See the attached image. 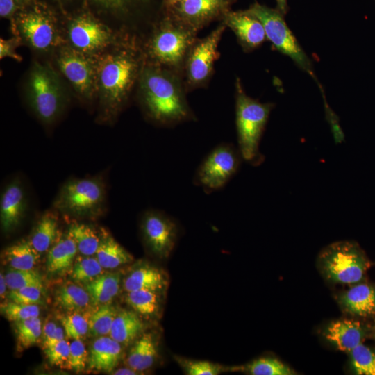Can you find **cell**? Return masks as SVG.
I'll list each match as a JSON object with an SVG mask.
<instances>
[{
	"mask_svg": "<svg viewBox=\"0 0 375 375\" xmlns=\"http://www.w3.org/2000/svg\"><path fill=\"white\" fill-rule=\"evenodd\" d=\"M138 80L142 103L153 121L171 126L193 119L175 72L150 63L144 65Z\"/></svg>",
	"mask_w": 375,
	"mask_h": 375,
	"instance_id": "1",
	"label": "cell"
},
{
	"mask_svg": "<svg viewBox=\"0 0 375 375\" xmlns=\"http://www.w3.org/2000/svg\"><path fill=\"white\" fill-rule=\"evenodd\" d=\"M134 44H117L112 50L98 56L97 92L103 106L116 112L126 101L144 65Z\"/></svg>",
	"mask_w": 375,
	"mask_h": 375,
	"instance_id": "2",
	"label": "cell"
},
{
	"mask_svg": "<svg viewBox=\"0 0 375 375\" xmlns=\"http://www.w3.org/2000/svg\"><path fill=\"white\" fill-rule=\"evenodd\" d=\"M235 88L238 149L243 160L252 165H259L263 160L260 142L274 105L261 103L247 96L239 78L236 80Z\"/></svg>",
	"mask_w": 375,
	"mask_h": 375,
	"instance_id": "3",
	"label": "cell"
},
{
	"mask_svg": "<svg viewBox=\"0 0 375 375\" xmlns=\"http://www.w3.org/2000/svg\"><path fill=\"white\" fill-rule=\"evenodd\" d=\"M197 32L164 15L147 46L151 64L175 72L183 68L187 54L197 39Z\"/></svg>",
	"mask_w": 375,
	"mask_h": 375,
	"instance_id": "4",
	"label": "cell"
},
{
	"mask_svg": "<svg viewBox=\"0 0 375 375\" xmlns=\"http://www.w3.org/2000/svg\"><path fill=\"white\" fill-rule=\"evenodd\" d=\"M319 265L325 276L334 282H359L370 266L359 245L351 241L333 243L321 252Z\"/></svg>",
	"mask_w": 375,
	"mask_h": 375,
	"instance_id": "5",
	"label": "cell"
},
{
	"mask_svg": "<svg viewBox=\"0 0 375 375\" xmlns=\"http://www.w3.org/2000/svg\"><path fill=\"white\" fill-rule=\"evenodd\" d=\"M27 94L32 109L42 121L51 123L57 117L63 105V90L57 74L49 66L33 63Z\"/></svg>",
	"mask_w": 375,
	"mask_h": 375,
	"instance_id": "6",
	"label": "cell"
},
{
	"mask_svg": "<svg viewBox=\"0 0 375 375\" xmlns=\"http://www.w3.org/2000/svg\"><path fill=\"white\" fill-rule=\"evenodd\" d=\"M245 10L262 24L267 40L276 50L289 56L299 67L315 78L312 62L286 24L283 13L257 2Z\"/></svg>",
	"mask_w": 375,
	"mask_h": 375,
	"instance_id": "7",
	"label": "cell"
},
{
	"mask_svg": "<svg viewBox=\"0 0 375 375\" xmlns=\"http://www.w3.org/2000/svg\"><path fill=\"white\" fill-rule=\"evenodd\" d=\"M242 159L238 149L222 143L214 148L203 160L194 183L208 193L224 188L237 173Z\"/></svg>",
	"mask_w": 375,
	"mask_h": 375,
	"instance_id": "8",
	"label": "cell"
},
{
	"mask_svg": "<svg viewBox=\"0 0 375 375\" xmlns=\"http://www.w3.org/2000/svg\"><path fill=\"white\" fill-rule=\"evenodd\" d=\"M226 26L222 22L203 38H197L190 49L183 65L186 87L192 90L205 85L214 72L219 58L218 46Z\"/></svg>",
	"mask_w": 375,
	"mask_h": 375,
	"instance_id": "9",
	"label": "cell"
},
{
	"mask_svg": "<svg viewBox=\"0 0 375 375\" xmlns=\"http://www.w3.org/2000/svg\"><path fill=\"white\" fill-rule=\"evenodd\" d=\"M15 35L33 49L47 52L61 42L53 16L47 10L33 7L22 12L14 24Z\"/></svg>",
	"mask_w": 375,
	"mask_h": 375,
	"instance_id": "10",
	"label": "cell"
},
{
	"mask_svg": "<svg viewBox=\"0 0 375 375\" xmlns=\"http://www.w3.org/2000/svg\"><path fill=\"white\" fill-rule=\"evenodd\" d=\"M104 199V188L97 178L74 179L64 185L55 206L65 213L88 216L101 208Z\"/></svg>",
	"mask_w": 375,
	"mask_h": 375,
	"instance_id": "11",
	"label": "cell"
},
{
	"mask_svg": "<svg viewBox=\"0 0 375 375\" xmlns=\"http://www.w3.org/2000/svg\"><path fill=\"white\" fill-rule=\"evenodd\" d=\"M98 56L88 55L71 47H64L57 56L60 72L75 91L85 99H90L97 92Z\"/></svg>",
	"mask_w": 375,
	"mask_h": 375,
	"instance_id": "12",
	"label": "cell"
},
{
	"mask_svg": "<svg viewBox=\"0 0 375 375\" xmlns=\"http://www.w3.org/2000/svg\"><path fill=\"white\" fill-rule=\"evenodd\" d=\"M67 35L69 47L83 53L98 56L108 47L117 44V37L108 26L89 14L71 20Z\"/></svg>",
	"mask_w": 375,
	"mask_h": 375,
	"instance_id": "13",
	"label": "cell"
},
{
	"mask_svg": "<svg viewBox=\"0 0 375 375\" xmlns=\"http://www.w3.org/2000/svg\"><path fill=\"white\" fill-rule=\"evenodd\" d=\"M237 0H182L163 9L164 15L198 33L222 20Z\"/></svg>",
	"mask_w": 375,
	"mask_h": 375,
	"instance_id": "14",
	"label": "cell"
},
{
	"mask_svg": "<svg viewBox=\"0 0 375 375\" xmlns=\"http://www.w3.org/2000/svg\"><path fill=\"white\" fill-rule=\"evenodd\" d=\"M142 232L149 249L158 257L166 258L177 238V226L168 216L156 211L148 212L142 220Z\"/></svg>",
	"mask_w": 375,
	"mask_h": 375,
	"instance_id": "15",
	"label": "cell"
},
{
	"mask_svg": "<svg viewBox=\"0 0 375 375\" xmlns=\"http://www.w3.org/2000/svg\"><path fill=\"white\" fill-rule=\"evenodd\" d=\"M222 22L231 28L246 52L260 47L267 40L262 24L245 10L228 12Z\"/></svg>",
	"mask_w": 375,
	"mask_h": 375,
	"instance_id": "16",
	"label": "cell"
},
{
	"mask_svg": "<svg viewBox=\"0 0 375 375\" xmlns=\"http://www.w3.org/2000/svg\"><path fill=\"white\" fill-rule=\"evenodd\" d=\"M122 356V344L110 336L95 339L89 349L88 367L96 371L111 373Z\"/></svg>",
	"mask_w": 375,
	"mask_h": 375,
	"instance_id": "17",
	"label": "cell"
},
{
	"mask_svg": "<svg viewBox=\"0 0 375 375\" xmlns=\"http://www.w3.org/2000/svg\"><path fill=\"white\" fill-rule=\"evenodd\" d=\"M365 334L361 323L350 319L332 322L324 332L326 339L338 349L348 352L362 342Z\"/></svg>",
	"mask_w": 375,
	"mask_h": 375,
	"instance_id": "18",
	"label": "cell"
},
{
	"mask_svg": "<svg viewBox=\"0 0 375 375\" xmlns=\"http://www.w3.org/2000/svg\"><path fill=\"white\" fill-rule=\"evenodd\" d=\"M24 192L19 181H13L5 189L0 203L1 223L3 229L8 231L15 228L25 210Z\"/></svg>",
	"mask_w": 375,
	"mask_h": 375,
	"instance_id": "19",
	"label": "cell"
},
{
	"mask_svg": "<svg viewBox=\"0 0 375 375\" xmlns=\"http://www.w3.org/2000/svg\"><path fill=\"white\" fill-rule=\"evenodd\" d=\"M344 309L351 315L369 316L375 314V288L368 284L354 285L340 297Z\"/></svg>",
	"mask_w": 375,
	"mask_h": 375,
	"instance_id": "20",
	"label": "cell"
},
{
	"mask_svg": "<svg viewBox=\"0 0 375 375\" xmlns=\"http://www.w3.org/2000/svg\"><path fill=\"white\" fill-rule=\"evenodd\" d=\"M167 285L164 273L153 266L144 265L132 271L124 280L123 288L126 292L137 290H163Z\"/></svg>",
	"mask_w": 375,
	"mask_h": 375,
	"instance_id": "21",
	"label": "cell"
},
{
	"mask_svg": "<svg viewBox=\"0 0 375 375\" xmlns=\"http://www.w3.org/2000/svg\"><path fill=\"white\" fill-rule=\"evenodd\" d=\"M158 356V347L154 336L151 333L140 335L131 348L126 364L138 372H143L151 367Z\"/></svg>",
	"mask_w": 375,
	"mask_h": 375,
	"instance_id": "22",
	"label": "cell"
},
{
	"mask_svg": "<svg viewBox=\"0 0 375 375\" xmlns=\"http://www.w3.org/2000/svg\"><path fill=\"white\" fill-rule=\"evenodd\" d=\"M77 251L76 243L69 234L56 240L47 254V271L51 274L66 271L73 265Z\"/></svg>",
	"mask_w": 375,
	"mask_h": 375,
	"instance_id": "23",
	"label": "cell"
},
{
	"mask_svg": "<svg viewBox=\"0 0 375 375\" xmlns=\"http://www.w3.org/2000/svg\"><path fill=\"white\" fill-rule=\"evenodd\" d=\"M144 327L135 311L123 310L117 313L109 336L121 344L126 345L140 335Z\"/></svg>",
	"mask_w": 375,
	"mask_h": 375,
	"instance_id": "24",
	"label": "cell"
},
{
	"mask_svg": "<svg viewBox=\"0 0 375 375\" xmlns=\"http://www.w3.org/2000/svg\"><path fill=\"white\" fill-rule=\"evenodd\" d=\"M121 276L117 273L102 274L94 279L85 283L91 303L101 306L110 303L119 290Z\"/></svg>",
	"mask_w": 375,
	"mask_h": 375,
	"instance_id": "25",
	"label": "cell"
},
{
	"mask_svg": "<svg viewBox=\"0 0 375 375\" xmlns=\"http://www.w3.org/2000/svg\"><path fill=\"white\" fill-rule=\"evenodd\" d=\"M1 257L11 268L29 270L33 269L38 264L40 253L33 247L29 240H22L6 247Z\"/></svg>",
	"mask_w": 375,
	"mask_h": 375,
	"instance_id": "26",
	"label": "cell"
},
{
	"mask_svg": "<svg viewBox=\"0 0 375 375\" xmlns=\"http://www.w3.org/2000/svg\"><path fill=\"white\" fill-rule=\"evenodd\" d=\"M96 256L104 269H114L129 263L133 259L130 253L112 236L107 234L101 238Z\"/></svg>",
	"mask_w": 375,
	"mask_h": 375,
	"instance_id": "27",
	"label": "cell"
},
{
	"mask_svg": "<svg viewBox=\"0 0 375 375\" xmlns=\"http://www.w3.org/2000/svg\"><path fill=\"white\" fill-rule=\"evenodd\" d=\"M58 222L51 212L43 215L38 221L29 242L40 254L49 250L56 240Z\"/></svg>",
	"mask_w": 375,
	"mask_h": 375,
	"instance_id": "28",
	"label": "cell"
},
{
	"mask_svg": "<svg viewBox=\"0 0 375 375\" xmlns=\"http://www.w3.org/2000/svg\"><path fill=\"white\" fill-rule=\"evenodd\" d=\"M55 299L61 308L69 311L82 310L91 303L86 289L72 283H65L58 288Z\"/></svg>",
	"mask_w": 375,
	"mask_h": 375,
	"instance_id": "29",
	"label": "cell"
},
{
	"mask_svg": "<svg viewBox=\"0 0 375 375\" xmlns=\"http://www.w3.org/2000/svg\"><path fill=\"white\" fill-rule=\"evenodd\" d=\"M159 294V291L137 290L127 292L126 301L138 314L153 317L160 310V297Z\"/></svg>",
	"mask_w": 375,
	"mask_h": 375,
	"instance_id": "30",
	"label": "cell"
},
{
	"mask_svg": "<svg viewBox=\"0 0 375 375\" xmlns=\"http://www.w3.org/2000/svg\"><path fill=\"white\" fill-rule=\"evenodd\" d=\"M68 234L76 243L78 251L83 256H93L99 248V238L92 227L85 224L73 223Z\"/></svg>",
	"mask_w": 375,
	"mask_h": 375,
	"instance_id": "31",
	"label": "cell"
},
{
	"mask_svg": "<svg viewBox=\"0 0 375 375\" xmlns=\"http://www.w3.org/2000/svg\"><path fill=\"white\" fill-rule=\"evenodd\" d=\"M17 351L26 349L36 344L42 335V322L39 317L15 322Z\"/></svg>",
	"mask_w": 375,
	"mask_h": 375,
	"instance_id": "32",
	"label": "cell"
},
{
	"mask_svg": "<svg viewBox=\"0 0 375 375\" xmlns=\"http://www.w3.org/2000/svg\"><path fill=\"white\" fill-rule=\"evenodd\" d=\"M117 312L110 303L98 306L89 318V333L94 337L110 334L113 320Z\"/></svg>",
	"mask_w": 375,
	"mask_h": 375,
	"instance_id": "33",
	"label": "cell"
},
{
	"mask_svg": "<svg viewBox=\"0 0 375 375\" xmlns=\"http://www.w3.org/2000/svg\"><path fill=\"white\" fill-rule=\"evenodd\" d=\"M119 17H126L146 7L153 0H82Z\"/></svg>",
	"mask_w": 375,
	"mask_h": 375,
	"instance_id": "34",
	"label": "cell"
},
{
	"mask_svg": "<svg viewBox=\"0 0 375 375\" xmlns=\"http://www.w3.org/2000/svg\"><path fill=\"white\" fill-rule=\"evenodd\" d=\"M252 375H292L294 372L281 361L273 358H260L234 370H241Z\"/></svg>",
	"mask_w": 375,
	"mask_h": 375,
	"instance_id": "35",
	"label": "cell"
},
{
	"mask_svg": "<svg viewBox=\"0 0 375 375\" xmlns=\"http://www.w3.org/2000/svg\"><path fill=\"white\" fill-rule=\"evenodd\" d=\"M103 269L97 257L78 256L72 265V277L75 281L86 283L103 274Z\"/></svg>",
	"mask_w": 375,
	"mask_h": 375,
	"instance_id": "36",
	"label": "cell"
},
{
	"mask_svg": "<svg viewBox=\"0 0 375 375\" xmlns=\"http://www.w3.org/2000/svg\"><path fill=\"white\" fill-rule=\"evenodd\" d=\"M90 315L71 311L62 317V325L68 338L81 340L85 338L89 333Z\"/></svg>",
	"mask_w": 375,
	"mask_h": 375,
	"instance_id": "37",
	"label": "cell"
},
{
	"mask_svg": "<svg viewBox=\"0 0 375 375\" xmlns=\"http://www.w3.org/2000/svg\"><path fill=\"white\" fill-rule=\"evenodd\" d=\"M352 367L357 374L375 375V351L362 343L351 351Z\"/></svg>",
	"mask_w": 375,
	"mask_h": 375,
	"instance_id": "38",
	"label": "cell"
},
{
	"mask_svg": "<svg viewBox=\"0 0 375 375\" xmlns=\"http://www.w3.org/2000/svg\"><path fill=\"white\" fill-rule=\"evenodd\" d=\"M8 288L17 290L28 286L42 288L41 275L34 269L24 270L10 268L5 274Z\"/></svg>",
	"mask_w": 375,
	"mask_h": 375,
	"instance_id": "39",
	"label": "cell"
},
{
	"mask_svg": "<svg viewBox=\"0 0 375 375\" xmlns=\"http://www.w3.org/2000/svg\"><path fill=\"white\" fill-rule=\"evenodd\" d=\"M1 310L9 321L14 322L38 317L40 313L38 304H24L11 301L1 304Z\"/></svg>",
	"mask_w": 375,
	"mask_h": 375,
	"instance_id": "40",
	"label": "cell"
},
{
	"mask_svg": "<svg viewBox=\"0 0 375 375\" xmlns=\"http://www.w3.org/2000/svg\"><path fill=\"white\" fill-rule=\"evenodd\" d=\"M175 360L188 375H217L225 370L223 366L209 361L193 360L177 356Z\"/></svg>",
	"mask_w": 375,
	"mask_h": 375,
	"instance_id": "41",
	"label": "cell"
},
{
	"mask_svg": "<svg viewBox=\"0 0 375 375\" xmlns=\"http://www.w3.org/2000/svg\"><path fill=\"white\" fill-rule=\"evenodd\" d=\"M69 349L68 369L76 372L84 371L89 361V352L84 343L80 339H74L69 343Z\"/></svg>",
	"mask_w": 375,
	"mask_h": 375,
	"instance_id": "42",
	"label": "cell"
},
{
	"mask_svg": "<svg viewBox=\"0 0 375 375\" xmlns=\"http://www.w3.org/2000/svg\"><path fill=\"white\" fill-rule=\"evenodd\" d=\"M45 354L52 365L68 369L69 343L65 339L44 347Z\"/></svg>",
	"mask_w": 375,
	"mask_h": 375,
	"instance_id": "43",
	"label": "cell"
},
{
	"mask_svg": "<svg viewBox=\"0 0 375 375\" xmlns=\"http://www.w3.org/2000/svg\"><path fill=\"white\" fill-rule=\"evenodd\" d=\"M10 301L24 304L42 303V288L28 286L17 290H11L8 295Z\"/></svg>",
	"mask_w": 375,
	"mask_h": 375,
	"instance_id": "44",
	"label": "cell"
},
{
	"mask_svg": "<svg viewBox=\"0 0 375 375\" xmlns=\"http://www.w3.org/2000/svg\"><path fill=\"white\" fill-rule=\"evenodd\" d=\"M65 330L53 321L46 322L42 326L44 346L47 347L65 339Z\"/></svg>",
	"mask_w": 375,
	"mask_h": 375,
	"instance_id": "45",
	"label": "cell"
},
{
	"mask_svg": "<svg viewBox=\"0 0 375 375\" xmlns=\"http://www.w3.org/2000/svg\"><path fill=\"white\" fill-rule=\"evenodd\" d=\"M21 39L15 35V37L5 40H0V58L3 59L9 57L17 61H21L22 58L15 51L16 48L20 44Z\"/></svg>",
	"mask_w": 375,
	"mask_h": 375,
	"instance_id": "46",
	"label": "cell"
},
{
	"mask_svg": "<svg viewBox=\"0 0 375 375\" xmlns=\"http://www.w3.org/2000/svg\"><path fill=\"white\" fill-rule=\"evenodd\" d=\"M20 7L17 0H0L1 17H11Z\"/></svg>",
	"mask_w": 375,
	"mask_h": 375,
	"instance_id": "47",
	"label": "cell"
},
{
	"mask_svg": "<svg viewBox=\"0 0 375 375\" xmlns=\"http://www.w3.org/2000/svg\"><path fill=\"white\" fill-rule=\"evenodd\" d=\"M140 372L135 370L131 367L128 368H122L119 369L116 371H114L112 374L115 375H135V374H139Z\"/></svg>",
	"mask_w": 375,
	"mask_h": 375,
	"instance_id": "48",
	"label": "cell"
},
{
	"mask_svg": "<svg viewBox=\"0 0 375 375\" xmlns=\"http://www.w3.org/2000/svg\"><path fill=\"white\" fill-rule=\"evenodd\" d=\"M276 9H278L281 13L285 15L288 11V6L287 0H276Z\"/></svg>",
	"mask_w": 375,
	"mask_h": 375,
	"instance_id": "49",
	"label": "cell"
},
{
	"mask_svg": "<svg viewBox=\"0 0 375 375\" xmlns=\"http://www.w3.org/2000/svg\"><path fill=\"white\" fill-rule=\"evenodd\" d=\"M6 287L8 288L7 283H6V278H5V275H3L2 272H1V274H0V294H1V299H2V297L4 298L5 293H6Z\"/></svg>",
	"mask_w": 375,
	"mask_h": 375,
	"instance_id": "50",
	"label": "cell"
},
{
	"mask_svg": "<svg viewBox=\"0 0 375 375\" xmlns=\"http://www.w3.org/2000/svg\"><path fill=\"white\" fill-rule=\"evenodd\" d=\"M182 0H162V9L167 8Z\"/></svg>",
	"mask_w": 375,
	"mask_h": 375,
	"instance_id": "51",
	"label": "cell"
},
{
	"mask_svg": "<svg viewBox=\"0 0 375 375\" xmlns=\"http://www.w3.org/2000/svg\"><path fill=\"white\" fill-rule=\"evenodd\" d=\"M21 6L29 5L32 0H17Z\"/></svg>",
	"mask_w": 375,
	"mask_h": 375,
	"instance_id": "52",
	"label": "cell"
}]
</instances>
